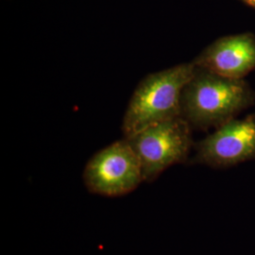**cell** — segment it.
<instances>
[{
  "label": "cell",
  "instance_id": "6da1fadb",
  "mask_svg": "<svg viewBox=\"0 0 255 255\" xmlns=\"http://www.w3.org/2000/svg\"><path fill=\"white\" fill-rule=\"evenodd\" d=\"M255 101V92L243 79H229L196 66L182 92V117L199 129L219 128Z\"/></svg>",
  "mask_w": 255,
  "mask_h": 255
},
{
  "label": "cell",
  "instance_id": "7a4b0ae2",
  "mask_svg": "<svg viewBox=\"0 0 255 255\" xmlns=\"http://www.w3.org/2000/svg\"><path fill=\"white\" fill-rule=\"evenodd\" d=\"M195 70L194 63L179 64L143 79L124 116L122 129L125 137L156 123L182 117V92Z\"/></svg>",
  "mask_w": 255,
  "mask_h": 255
},
{
  "label": "cell",
  "instance_id": "3957f363",
  "mask_svg": "<svg viewBox=\"0 0 255 255\" xmlns=\"http://www.w3.org/2000/svg\"><path fill=\"white\" fill-rule=\"evenodd\" d=\"M142 164L144 182H153L165 169L184 163L190 153L191 126L179 117L148 126L126 137Z\"/></svg>",
  "mask_w": 255,
  "mask_h": 255
},
{
  "label": "cell",
  "instance_id": "277c9868",
  "mask_svg": "<svg viewBox=\"0 0 255 255\" xmlns=\"http://www.w3.org/2000/svg\"><path fill=\"white\" fill-rule=\"evenodd\" d=\"M83 182L88 191L110 198L127 195L144 182L142 164L126 137L92 157L84 168Z\"/></svg>",
  "mask_w": 255,
  "mask_h": 255
},
{
  "label": "cell",
  "instance_id": "5b68a950",
  "mask_svg": "<svg viewBox=\"0 0 255 255\" xmlns=\"http://www.w3.org/2000/svg\"><path fill=\"white\" fill-rule=\"evenodd\" d=\"M255 160V115L232 119L196 145L195 164L226 168Z\"/></svg>",
  "mask_w": 255,
  "mask_h": 255
},
{
  "label": "cell",
  "instance_id": "8992f818",
  "mask_svg": "<svg viewBox=\"0 0 255 255\" xmlns=\"http://www.w3.org/2000/svg\"><path fill=\"white\" fill-rule=\"evenodd\" d=\"M193 63L219 76L241 80L255 68V36L241 33L222 37L207 46Z\"/></svg>",
  "mask_w": 255,
  "mask_h": 255
},
{
  "label": "cell",
  "instance_id": "52a82bcc",
  "mask_svg": "<svg viewBox=\"0 0 255 255\" xmlns=\"http://www.w3.org/2000/svg\"><path fill=\"white\" fill-rule=\"evenodd\" d=\"M244 1L248 3L249 5H251V6H253V7L255 8V0H244Z\"/></svg>",
  "mask_w": 255,
  "mask_h": 255
}]
</instances>
